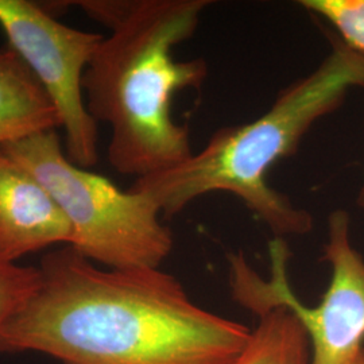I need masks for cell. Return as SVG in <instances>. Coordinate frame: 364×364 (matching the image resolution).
Wrapping results in <instances>:
<instances>
[{
	"mask_svg": "<svg viewBox=\"0 0 364 364\" xmlns=\"http://www.w3.org/2000/svg\"><path fill=\"white\" fill-rule=\"evenodd\" d=\"M258 317L259 323L235 364H311V343L294 314L274 308Z\"/></svg>",
	"mask_w": 364,
	"mask_h": 364,
	"instance_id": "cell-9",
	"label": "cell"
},
{
	"mask_svg": "<svg viewBox=\"0 0 364 364\" xmlns=\"http://www.w3.org/2000/svg\"><path fill=\"white\" fill-rule=\"evenodd\" d=\"M72 227L50 192L0 150V259L15 260L72 242Z\"/></svg>",
	"mask_w": 364,
	"mask_h": 364,
	"instance_id": "cell-7",
	"label": "cell"
},
{
	"mask_svg": "<svg viewBox=\"0 0 364 364\" xmlns=\"http://www.w3.org/2000/svg\"><path fill=\"white\" fill-rule=\"evenodd\" d=\"M356 204H358V207H360L364 210V182L363 185L360 186L358 197H356Z\"/></svg>",
	"mask_w": 364,
	"mask_h": 364,
	"instance_id": "cell-12",
	"label": "cell"
},
{
	"mask_svg": "<svg viewBox=\"0 0 364 364\" xmlns=\"http://www.w3.org/2000/svg\"><path fill=\"white\" fill-rule=\"evenodd\" d=\"M353 364H364V348L360 352V355L358 356V359L353 362Z\"/></svg>",
	"mask_w": 364,
	"mask_h": 364,
	"instance_id": "cell-13",
	"label": "cell"
},
{
	"mask_svg": "<svg viewBox=\"0 0 364 364\" xmlns=\"http://www.w3.org/2000/svg\"><path fill=\"white\" fill-rule=\"evenodd\" d=\"M54 197L72 227L70 247L112 270L159 269L173 250L169 228L147 196L123 191L75 165L55 130L1 146Z\"/></svg>",
	"mask_w": 364,
	"mask_h": 364,
	"instance_id": "cell-4",
	"label": "cell"
},
{
	"mask_svg": "<svg viewBox=\"0 0 364 364\" xmlns=\"http://www.w3.org/2000/svg\"><path fill=\"white\" fill-rule=\"evenodd\" d=\"M0 27L55 107L68 158L84 169L95 166L99 131L87 108L82 80L105 36L66 26L28 0H0Z\"/></svg>",
	"mask_w": 364,
	"mask_h": 364,
	"instance_id": "cell-6",
	"label": "cell"
},
{
	"mask_svg": "<svg viewBox=\"0 0 364 364\" xmlns=\"http://www.w3.org/2000/svg\"><path fill=\"white\" fill-rule=\"evenodd\" d=\"M61 127L38 78L11 46L0 49V147Z\"/></svg>",
	"mask_w": 364,
	"mask_h": 364,
	"instance_id": "cell-8",
	"label": "cell"
},
{
	"mask_svg": "<svg viewBox=\"0 0 364 364\" xmlns=\"http://www.w3.org/2000/svg\"><path fill=\"white\" fill-rule=\"evenodd\" d=\"M306 76L278 93L262 117L216 131L205 146L169 170L136 178L131 191L147 196L170 218L215 192L237 197L275 235L308 234L312 215L267 182L269 171L291 156L316 122L338 109L355 88L364 90V55L338 37Z\"/></svg>",
	"mask_w": 364,
	"mask_h": 364,
	"instance_id": "cell-3",
	"label": "cell"
},
{
	"mask_svg": "<svg viewBox=\"0 0 364 364\" xmlns=\"http://www.w3.org/2000/svg\"><path fill=\"white\" fill-rule=\"evenodd\" d=\"M269 278H262L242 254L230 257L235 301L257 316L274 308L294 314L311 343V364H353L363 350L364 258L352 246L350 213L336 209L328 218L324 259L332 273L317 305L302 304L290 287V251L284 237L269 243Z\"/></svg>",
	"mask_w": 364,
	"mask_h": 364,
	"instance_id": "cell-5",
	"label": "cell"
},
{
	"mask_svg": "<svg viewBox=\"0 0 364 364\" xmlns=\"http://www.w3.org/2000/svg\"><path fill=\"white\" fill-rule=\"evenodd\" d=\"M38 269V287L0 328L1 353L41 352L61 364H235L251 338L161 269L105 270L70 246Z\"/></svg>",
	"mask_w": 364,
	"mask_h": 364,
	"instance_id": "cell-1",
	"label": "cell"
},
{
	"mask_svg": "<svg viewBox=\"0 0 364 364\" xmlns=\"http://www.w3.org/2000/svg\"><path fill=\"white\" fill-rule=\"evenodd\" d=\"M301 4L333 27L343 43L364 55V0H304Z\"/></svg>",
	"mask_w": 364,
	"mask_h": 364,
	"instance_id": "cell-10",
	"label": "cell"
},
{
	"mask_svg": "<svg viewBox=\"0 0 364 364\" xmlns=\"http://www.w3.org/2000/svg\"><path fill=\"white\" fill-rule=\"evenodd\" d=\"M38 267L0 259V328L18 312L39 284Z\"/></svg>",
	"mask_w": 364,
	"mask_h": 364,
	"instance_id": "cell-11",
	"label": "cell"
},
{
	"mask_svg": "<svg viewBox=\"0 0 364 364\" xmlns=\"http://www.w3.org/2000/svg\"><path fill=\"white\" fill-rule=\"evenodd\" d=\"M111 30L87 66V108L111 127L108 161L117 173L147 177L193 156L186 124L173 119L174 96L200 88L203 58L178 61L174 49L193 37L209 0L76 1Z\"/></svg>",
	"mask_w": 364,
	"mask_h": 364,
	"instance_id": "cell-2",
	"label": "cell"
}]
</instances>
